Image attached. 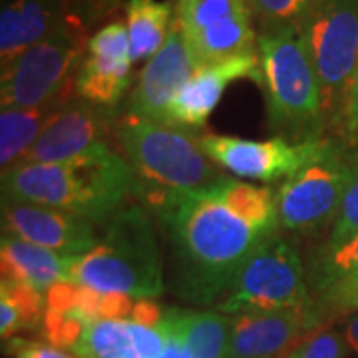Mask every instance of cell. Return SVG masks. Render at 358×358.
<instances>
[{
	"instance_id": "6da1fadb",
	"label": "cell",
	"mask_w": 358,
	"mask_h": 358,
	"mask_svg": "<svg viewBox=\"0 0 358 358\" xmlns=\"http://www.w3.org/2000/svg\"><path fill=\"white\" fill-rule=\"evenodd\" d=\"M219 179L201 189L140 201L169 245L171 291L197 307L217 305L257 245L273 235L251 225L223 199Z\"/></svg>"
},
{
	"instance_id": "7a4b0ae2",
	"label": "cell",
	"mask_w": 358,
	"mask_h": 358,
	"mask_svg": "<svg viewBox=\"0 0 358 358\" xmlns=\"http://www.w3.org/2000/svg\"><path fill=\"white\" fill-rule=\"evenodd\" d=\"M138 195L140 181L117 148L2 171V199L70 211L102 227Z\"/></svg>"
},
{
	"instance_id": "3957f363",
	"label": "cell",
	"mask_w": 358,
	"mask_h": 358,
	"mask_svg": "<svg viewBox=\"0 0 358 358\" xmlns=\"http://www.w3.org/2000/svg\"><path fill=\"white\" fill-rule=\"evenodd\" d=\"M155 225L145 205H126L106 223L100 245L72 261L68 281L134 299L162 296L166 279Z\"/></svg>"
},
{
	"instance_id": "277c9868",
	"label": "cell",
	"mask_w": 358,
	"mask_h": 358,
	"mask_svg": "<svg viewBox=\"0 0 358 358\" xmlns=\"http://www.w3.org/2000/svg\"><path fill=\"white\" fill-rule=\"evenodd\" d=\"M268 129L291 141L319 140L327 134L317 70L301 28H263L257 38Z\"/></svg>"
},
{
	"instance_id": "5b68a950",
	"label": "cell",
	"mask_w": 358,
	"mask_h": 358,
	"mask_svg": "<svg viewBox=\"0 0 358 358\" xmlns=\"http://www.w3.org/2000/svg\"><path fill=\"white\" fill-rule=\"evenodd\" d=\"M115 145L140 181L138 201L201 189L225 176L203 152L201 134L178 124L122 114Z\"/></svg>"
},
{
	"instance_id": "8992f818",
	"label": "cell",
	"mask_w": 358,
	"mask_h": 358,
	"mask_svg": "<svg viewBox=\"0 0 358 358\" xmlns=\"http://www.w3.org/2000/svg\"><path fill=\"white\" fill-rule=\"evenodd\" d=\"M357 176V143L324 136L313 157L277 189L281 231L310 235L333 227Z\"/></svg>"
},
{
	"instance_id": "52a82bcc",
	"label": "cell",
	"mask_w": 358,
	"mask_h": 358,
	"mask_svg": "<svg viewBox=\"0 0 358 358\" xmlns=\"http://www.w3.org/2000/svg\"><path fill=\"white\" fill-rule=\"evenodd\" d=\"M88 40V28L76 16L66 14L52 34L2 68V108H40L74 98Z\"/></svg>"
},
{
	"instance_id": "ba28073f",
	"label": "cell",
	"mask_w": 358,
	"mask_h": 358,
	"mask_svg": "<svg viewBox=\"0 0 358 358\" xmlns=\"http://www.w3.org/2000/svg\"><path fill=\"white\" fill-rule=\"evenodd\" d=\"M307 305H310L307 263L296 241L279 229L257 245L215 310L235 317Z\"/></svg>"
},
{
	"instance_id": "9c48e42d",
	"label": "cell",
	"mask_w": 358,
	"mask_h": 358,
	"mask_svg": "<svg viewBox=\"0 0 358 358\" xmlns=\"http://www.w3.org/2000/svg\"><path fill=\"white\" fill-rule=\"evenodd\" d=\"M301 34L319 78L327 134H336L358 62V0H319Z\"/></svg>"
},
{
	"instance_id": "30bf717a",
	"label": "cell",
	"mask_w": 358,
	"mask_h": 358,
	"mask_svg": "<svg viewBox=\"0 0 358 358\" xmlns=\"http://www.w3.org/2000/svg\"><path fill=\"white\" fill-rule=\"evenodd\" d=\"M247 0H176V22L197 68L257 52Z\"/></svg>"
},
{
	"instance_id": "8fae6325",
	"label": "cell",
	"mask_w": 358,
	"mask_h": 358,
	"mask_svg": "<svg viewBox=\"0 0 358 358\" xmlns=\"http://www.w3.org/2000/svg\"><path fill=\"white\" fill-rule=\"evenodd\" d=\"M122 110L98 106L74 96L48 122L20 164H56L114 150L115 124Z\"/></svg>"
},
{
	"instance_id": "7c38bea8",
	"label": "cell",
	"mask_w": 358,
	"mask_h": 358,
	"mask_svg": "<svg viewBox=\"0 0 358 358\" xmlns=\"http://www.w3.org/2000/svg\"><path fill=\"white\" fill-rule=\"evenodd\" d=\"M322 138L291 141L275 136L271 140H247L239 136L201 134V148L213 164L231 176L273 183L285 181L305 166L319 150Z\"/></svg>"
},
{
	"instance_id": "4fadbf2b",
	"label": "cell",
	"mask_w": 358,
	"mask_h": 358,
	"mask_svg": "<svg viewBox=\"0 0 358 358\" xmlns=\"http://www.w3.org/2000/svg\"><path fill=\"white\" fill-rule=\"evenodd\" d=\"M0 213L2 233L16 235L64 257L88 255L102 241L96 223L70 211L2 199Z\"/></svg>"
},
{
	"instance_id": "5bb4252c",
	"label": "cell",
	"mask_w": 358,
	"mask_h": 358,
	"mask_svg": "<svg viewBox=\"0 0 358 358\" xmlns=\"http://www.w3.org/2000/svg\"><path fill=\"white\" fill-rule=\"evenodd\" d=\"M195 70L197 64L173 18L166 44L141 68L122 108V114L155 122H169L171 102Z\"/></svg>"
},
{
	"instance_id": "9a60e30c",
	"label": "cell",
	"mask_w": 358,
	"mask_h": 358,
	"mask_svg": "<svg viewBox=\"0 0 358 358\" xmlns=\"http://www.w3.org/2000/svg\"><path fill=\"white\" fill-rule=\"evenodd\" d=\"M131 50L128 26L115 20L88 40L86 56L76 74V96L98 106L117 108L131 86Z\"/></svg>"
},
{
	"instance_id": "2e32d148",
	"label": "cell",
	"mask_w": 358,
	"mask_h": 358,
	"mask_svg": "<svg viewBox=\"0 0 358 358\" xmlns=\"http://www.w3.org/2000/svg\"><path fill=\"white\" fill-rule=\"evenodd\" d=\"M320 329L313 307L231 317L227 358H275Z\"/></svg>"
},
{
	"instance_id": "e0dca14e",
	"label": "cell",
	"mask_w": 358,
	"mask_h": 358,
	"mask_svg": "<svg viewBox=\"0 0 358 358\" xmlns=\"http://www.w3.org/2000/svg\"><path fill=\"white\" fill-rule=\"evenodd\" d=\"M245 78L261 84V64L257 52L197 68L171 102L169 122L193 131H201L207 126L209 115L221 102L227 86Z\"/></svg>"
},
{
	"instance_id": "ac0fdd59",
	"label": "cell",
	"mask_w": 358,
	"mask_h": 358,
	"mask_svg": "<svg viewBox=\"0 0 358 358\" xmlns=\"http://www.w3.org/2000/svg\"><path fill=\"white\" fill-rule=\"evenodd\" d=\"M68 14V0H10L0 13V66H8L52 34Z\"/></svg>"
},
{
	"instance_id": "d6986e66",
	"label": "cell",
	"mask_w": 358,
	"mask_h": 358,
	"mask_svg": "<svg viewBox=\"0 0 358 358\" xmlns=\"http://www.w3.org/2000/svg\"><path fill=\"white\" fill-rule=\"evenodd\" d=\"M74 259L76 257L60 255L10 233H2L0 239L2 279L24 282L44 294L54 285L68 281V268Z\"/></svg>"
},
{
	"instance_id": "ffe728a7",
	"label": "cell",
	"mask_w": 358,
	"mask_h": 358,
	"mask_svg": "<svg viewBox=\"0 0 358 358\" xmlns=\"http://www.w3.org/2000/svg\"><path fill=\"white\" fill-rule=\"evenodd\" d=\"M72 98L40 108H2L0 112V167L2 171L18 166L58 110Z\"/></svg>"
},
{
	"instance_id": "44dd1931",
	"label": "cell",
	"mask_w": 358,
	"mask_h": 358,
	"mask_svg": "<svg viewBox=\"0 0 358 358\" xmlns=\"http://www.w3.org/2000/svg\"><path fill=\"white\" fill-rule=\"evenodd\" d=\"M176 18V2L171 0H128L126 26L134 62L154 58L166 44Z\"/></svg>"
},
{
	"instance_id": "7402d4cb",
	"label": "cell",
	"mask_w": 358,
	"mask_h": 358,
	"mask_svg": "<svg viewBox=\"0 0 358 358\" xmlns=\"http://www.w3.org/2000/svg\"><path fill=\"white\" fill-rule=\"evenodd\" d=\"M46 315V294L24 282L0 281V336L13 338L20 331H40Z\"/></svg>"
},
{
	"instance_id": "603a6c76",
	"label": "cell",
	"mask_w": 358,
	"mask_h": 358,
	"mask_svg": "<svg viewBox=\"0 0 358 358\" xmlns=\"http://www.w3.org/2000/svg\"><path fill=\"white\" fill-rule=\"evenodd\" d=\"M78 358H141L134 345L129 320L92 319L74 346Z\"/></svg>"
},
{
	"instance_id": "cb8c5ba5",
	"label": "cell",
	"mask_w": 358,
	"mask_h": 358,
	"mask_svg": "<svg viewBox=\"0 0 358 358\" xmlns=\"http://www.w3.org/2000/svg\"><path fill=\"white\" fill-rule=\"evenodd\" d=\"M308 293H320L333 282L358 273V233L338 245H320L307 257Z\"/></svg>"
},
{
	"instance_id": "d4e9b609",
	"label": "cell",
	"mask_w": 358,
	"mask_h": 358,
	"mask_svg": "<svg viewBox=\"0 0 358 358\" xmlns=\"http://www.w3.org/2000/svg\"><path fill=\"white\" fill-rule=\"evenodd\" d=\"M185 338L192 358H227L231 317L215 308H185Z\"/></svg>"
},
{
	"instance_id": "484cf974",
	"label": "cell",
	"mask_w": 358,
	"mask_h": 358,
	"mask_svg": "<svg viewBox=\"0 0 358 358\" xmlns=\"http://www.w3.org/2000/svg\"><path fill=\"white\" fill-rule=\"evenodd\" d=\"M313 313L320 327H327L336 319L348 317L358 310V273L333 282L320 293L310 296Z\"/></svg>"
},
{
	"instance_id": "4316f807",
	"label": "cell",
	"mask_w": 358,
	"mask_h": 358,
	"mask_svg": "<svg viewBox=\"0 0 358 358\" xmlns=\"http://www.w3.org/2000/svg\"><path fill=\"white\" fill-rule=\"evenodd\" d=\"M263 28H301L319 0H247Z\"/></svg>"
},
{
	"instance_id": "83f0119b",
	"label": "cell",
	"mask_w": 358,
	"mask_h": 358,
	"mask_svg": "<svg viewBox=\"0 0 358 358\" xmlns=\"http://www.w3.org/2000/svg\"><path fill=\"white\" fill-rule=\"evenodd\" d=\"M345 333L333 327H320L296 343L299 358H345L348 352Z\"/></svg>"
},
{
	"instance_id": "f1b7e54d",
	"label": "cell",
	"mask_w": 358,
	"mask_h": 358,
	"mask_svg": "<svg viewBox=\"0 0 358 358\" xmlns=\"http://www.w3.org/2000/svg\"><path fill=\"white\" fill-rule=\"evenodd\" d=\"M183 315H185V308L179 307H167L164 310V317L157 324L164 334V348L157 358H192L187 338H185Z\"/></svg>"
},
{
	"instance_id": "f546056e",
	"label": "cell",
	"mask_w": 358,
	"mask_h": 358,
	"mask_svg": "<svg viewBox=\"0 0 358 358\" xmlns=\"http://www.w3.org/2000/svg\"><path fill=\"white\" fill-rule=\"evenodd\" d=\"M358 233V176L346 193L341 213L329 231L324 245H338Z\"/></svg>"
},
{
	"instance_id": "4dcf8cb0",
	"label": "cell",
	"mask_w": 358,
	"mask_h": 358,
	"mask_svg": "<svg viewBox=\"0 0 358 358\" xmlns=\"http://www.w3.org/2000/svg\"><path fill=\"white\" fill-rule=\"evenodd\" d=\"M4 348L14 358H78L58 346L44 343V341H26V338H8L4 341Z\"/></svg>"
},
{
	"instance_id": "1f68e13d",
	"label": "cell",
	"mask_w": 358,
	"mask_h": 358,
	"mask_svg": "<svg viewBox=\"0 0 358 358\" xmlns=\"http://www.w3.org/2000/svg\"><path fill=\"white\" fill-rule=\"evenodd\" d=\"M122 2L124 0H68V13L90 28L110 16Z\"/></svg>"
},
{
	"instance_id": "d6a6232c",
	"label": "cell",
	"mask_w": 358,
	"mask_h": 358,
	"mask_svg": "<svg viewBox=\"0 0 358 358\" xmlns=\"http://www.w3.org/2000/svg\"><path fill=\"white\" fill-rule=\"evenodd\" d=\"M129 331L134 336V345L138 348L141 358H157L164 348V334L159 327H148L129 320Z\"/></svg>"
},
{
	"instance_id": "836d02e7",
	"label": "cell",
	"mask_w": 358,
	"mask_h": 358,
	"mask_svg": "<svg viewBox=\"0 0 358 358\" xmlns=\"http://www.w3.org/2000/svg\"><path fill=\"white\" fill-rule=\"evenodd\" d=\"M334 136H341L350 143L358 145V88L350 92L348 100H346L345 114L341 117V124Z\"/></svg>"
},
{
	"instance_id": "e575fe53",
	"label": "cell",
	"mask_w": 358,
	"mask_h": 358,
	"mask_svg": "<svg viewBox=\"0 0 358 358\" xmlns=\"http://www.w3.org/2000/svg\"><path fill=\"white\" fill-rule=\"evenodd\" d=\"M343 333H345L348 348L358 355V310L357 313H352V315H348V319H346V324H345V331H343Z\"/></svg>"
},
{
	"instance_id": "d590c367",
	"label": "cell",
	"mask_w": 358,
	"mask_h": 358,
	"mask_svg": "<svg viewBox=\"0 0 358 358\" xmlns=\"http://www.w3.org/2000/svg\"><path fill=\"white\" fill-rule=\"evenodd\" d=\"M358 88V62H357V70H355V76H352V84H350V90H348V96L350 92H355Z\"/></svg>"
},
{
	"instance_id": "8d00e7d4",
	"label": "cell",
	"mask_w": 358,
	"mask_h": 358,
	"mask_svg": "<svg viewBox=\"0 0 358 358\" xmlns=\"http://www.w3.org/2000/svg\"><path fill=\"white\" fill-rule=\"evenodd\" d=\"M282 358H299V352H296V346H293V348H291V350H289V352H287V355H285V357Z\"/></svg>"
}]
</instances>
